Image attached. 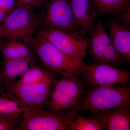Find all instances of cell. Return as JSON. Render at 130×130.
<instances>
[{
  "label": "cell",
  "instance_id": "obj_17",
  "mask_svg": "<svg viewBox=\"0 0 130 130\" xmlns=\"http://www.w3.org/2000/svg\"><path fill=\"white\" fill-rule=\"evenodd\" d=\"M51 74L37 62L32 63L30 67L17 81L25 84H36L53 77Z\"/></svg>",
  "mask_w": 130,
  "mask_h": 130
},
{
  "label": "cell",
  "instance_id": "obj_15",
  "mask_svg": "<svg viewBox=\"0 0 130 130\" xmlns=\"http://www.w3.org/2000/svg\"><path fill=\"white\" fill-rule=\"evenodd\" d=\"M0 54L3 60L36 56L24 42L13 40H6L0 43Z\"/></svg>",
  "mask_w": 130,
  "mask_h": 130
},
{
  "label": "cell",
  "instance_id": "obj_26",
  "mask_svg": "<svg viewBox=\"0 0 130 130\" xmlns=\"http://www.w3.org/2000/svg\"><path fill=\"white\" fill-rule=\"evenodd\" d=\"M3 87V86L0 80V91L2 90Z\"/></svg>",
  "mask_w": 130,
  "mask_h": 130
},
{
  "label": "cell",
  "instance_id": "obj_4",
  "mask_svg": "<svg viewBox=\"0 0 130 130\" xmlns=\"http://www.w3.org/2000/svg\"><path fill=\"white\" fill-rule=\"evenodd\" d=\"M53 81V76L36 84H25L16 81L3 86L0 92L16 100L29 111L44 109L48 101Z\"/></svg>",
  "mask_w": 130,
  "mask_h": 130
},
{
  "label": "cell",
  "instance_id": "obj_7",
  "mask_svg": "<svg viewBox=\"0 0 130 130\" xmlns=\"http://www.w3.org/2000/svg\"><path fill=\"white\" fill-rule=\"evenodd\" d=\"M78 112L74 109L61 113L44 109L31 110L23 115L17 130H69Z\"/></svg>",
  "mask_w": 130,
  "mask_h": 130
},
{
  "label": "cell",
  "instance_id": "obj_20",
  "mask_svg": "<svg viewBox=\"0 0 130 130\" xmlns=\"http://www.w3.org/2000/svg\"><path fill=\"white\" fill-rule=\"evenodd\" d=\"M102 57V63L113 66L120 64L122 60V56L111 43L104 47Z\"/></svg>",
  "mask_w": 130,
  "mask_h": 130
},
{
  "label": "cell",
  "instance_id": "obj_27",
  "mask_svg": "<svg viewBox=\"0 0 130 130\" xmlns=\"http://www.w3.org/2000/svg\"><path fill=\"white\" fill-rule=\"evenodd\" d=\"M1 62H0V64H1Z\"/></svg>",
  "mask_w": 130,
  "mask_h": 130
},
{
  "label": "cell",
  "instance_id": "obj_22",
  "mask_svg": "<svg viewBox=\"0 0 130 130\" xmlns=\"http://www.w3.org/2000/svg\"><path fill=\"white\" fill-rule=\"evenodd\" d=\"M47 0H16V5L34 9L42 5Z\"/></svg>",
  "mask_w": 130,
  "mask_h": 130
},
{
  "label": "cell",
  "instance_id": "obj_24",
  "mask_svg": "<svg viewBox=\"0 0 130 130\" xmlns=\"http://www.w3.org/2000/svg\"><path fill=\"white\" fill-rule=\"evenodd\" d=\"M121 13L120 20L122 24L130 27V8L121 12Z\"/></svg>",
  "mask_w": 130,
  "mask_h": 130
},
{
  "label": "cell",
  "instance_id": "obj_25",
  "mask_svg": "<svg viewBox=\"0 0 130 130\" xmlns=\"http://www.w3.org/2000/svg\"><path fill=\"white\" fill-rule=\"evenodd\" d=\"M9 13L0 8V24L4 21Z\"/></svg>",
  "mask_w": 130,
  "mask_h": 130
},
{
  "label": "cell",
  "instance_id": "obj_21",
  "mask_svg": "<svg viewBox=\"0 0 130 130\" xmlns=\"http://www.w3.org/2000/svg\"><path fill=\"white\" fill-rule=\"evenodd\" d=\"M21 118L11 119L0 116V130H17Z\"/></svg>",
  "mask_w": 130,
  "mask_h": 130
},
{
  "label": "cell",
  "instance_id": "obj_12",
  "mask_svg": "<svg viewBox=\"0 0 130 130\" xmlns=\"http://www.w3.org/2000/svg\"><path fill=\"white\" fill-rule=\"evenodd\" d=\"M70 2L77 24L89 32L97 20V12L91 0H70Z\"/></svg>",
  "mask_w": 130,
  "mask_h": 130
},
{
  "label": "cell",
  "instance_id": "obj_13",
  "mask_svg": "<svg viewBox=\"0 0 130 130\" xmlns=\"http://www.w3.org/2000/svg\"><path fill=\"white\" fill-rule=\"evenodd\" d=\"M111 43L125 59L130 63V27L117 21L108 24Z\"/></svg>",
  "mask_w": 130,
  "mask_h": 130
},
{
  "label": "cell",
  "instance_id": "obj_19",
  "mask_svg": "<svg viewBox=\"0 0 130 130\" xmlns=\"http://www.w3.org/2000/svg\"><path fill=\"white\" fill-rule=\"evenodd\" d=\"M69 130H102L104 126L93 117L86 118L78 114L69 126Z\"/></svg>",
  "mask_w": 130,
  "mask_h": 130
},
{
  "label": "cell",
  "instance_id": "obj_23",
  "mask_svg": "<svg viewBox=\"0 0 130 130\" xmlns=\"http://www.w3.org/2000/svg\"><path fill=\"white\" fill-rule=\"evenodd\" d=\"M16 0H0V8L9 12L14 8Z\"/></svg>",
  "mask_w": 130,
  "mask_h": 130
},
{
  "label": "cell",
  "instance_id": "obj_6",
  "mask_svg": "<svg viewBox=\"0 0 130 130\" xmlns=\"http://www.w3.org/2000/svg\"><path fill=\"white\" fill-rule=\"evenodd\" d=\"M37 13L41 27L54 28L84 36L77 24L70 0H47Z\"/></svg>",
  "mask_w": 130,
  "mask_h": 130
},
{
  "label": "cell",
  "instance_id": "obj_18",
  "mask_svg": "<svg viewBox=\"0 0 130 130\" xmlns=\"http://www.w3.org/2000/svg\"><path fill=\"white\" fill-rule=\"evenodd\" d=\"M96 12L101 14L120 13L130 8V0H91Z\"/></svg>",
  "mask_w": 130,
  "mask_h": 130
},
{
  "label": "cell",
  "instance_id": "obj_11",
  "mask_svg": "<svg viewBox=\"0 0 130 130\" xmlns=\"http://www.w3.org/2000/svg\"><path fill=\"white\" fill-rule=\"evenodd\" d=\"M37 56L3 60L0 64V80L3 86L18 80L30 67L37 62Z\"/></svg>",
  "mask_w": 130,
  "mask_h": 130
},
{
  "label": "cell",
  "instance_id": "obj_10",
  "mask_svg": "<svg viewBox=\"0 0 130 130\" xmlns=\"http://www.w3.org/2000/svg\"><path fill=\"white\" fill-rule=\"evenodd\" d=\"M98 120L106 130H130L129 107L103 110L91 116Z\"/></svg>",
  "mask_w": 130,
  "mask_h": 130
},
{
  "label": "cell",
  "instance_id": "obj_1",
  "mask_svg": "<svg viewBox=\"0 0 130 130\" xmlns=\"http://www.w3.org/2000/svg\"><path fill=\"white\" fill-rule=\"evenodd\" d=\"M35 53L40 64L52 74L63 76H78L86 64L84 60L71 58L44 38L34 36L24 42Z\"/></svg>",
  "mask_w": 130,
  "mask_h": 130
},
{
  "label": "cell",
  "instance_id": "obj_9",
  "mask_svg": "<svg viewBox=\"0 0 130 130\" xmlns=\"http://www.w3.org/2000/svg\"><path fill=\"white\" fill-rule=\"evenodd\" d=\"M81 74L85 83L90 87L126 85L130 78L129 71L119 70L103 63L86 64Z\"/></svg>",
  "mask_w": 130,
  "mask_h": 130
},
{
  "label": "cell",
  "instance_id": "obj_8",
  "mask_svg": "<svg viewBox=\"0 0 130 130\" xmlns=\"http://www.w3.org/2000/svg\"><path fill=\"white\" fill-rule=\"evenodd\" d=\"M36 35L44 38L67 56L84 60L89 43L83 35L54 28L41 27Z\"/></svg>",
  "mask_w": 130,
  "mask_h": 130
},
{
  "label": "cell",
  "instance_id": "obj_16",
  "mask_svg": "<svg viewBox=\"0 0 130 130\" xmlns=\"http://www.w3.org/2000/svg\"><path fill=\"white\" fill-rule=\"evenodd\" d=\"M29 111L16 100L0 92V116L11 119H20Z\"/></svg>",
  "mask_w": 130,
  "mask_h": 130
},
{
  "label": "cell",
  "instance_id": "obj_3",
  "mask_svg": "<svg viewBox=\"0 0 130 130\" xmlns=\"http://www.w3.org/2000/svg\"><path fill=\"white\" fill-rule=\"evenodd\" d=\"M40 27L37 13L33 9L15 4L0 24V38L24 42L35 36Z\"/></svg>",
  "mask_w": 130,
  "mask_h": 130
},
{
  "label": "cell",
  "instance_id": "obj_14",
  "mask_svg": "<svg viewBox=\"0 0 130 130\" xmlns=\"http://www.w3.org/2000/svg\"><path fill=\"white\" fill-rule=\"evenodd\" d=\"M90 36V53L94 60L102 63V51L106 45L111 43L109 35L101 21L97 20L89 32Z\"/></svg>",
  "mask_w": 130,
  "mask_h": 130
},
{
  "label": "cell",
  "instance_id": "obj_5",
  "mask_svg": "<svg viewBox=\"0 0 130 130\" xmlns=\"http://www.w3.org/2000/svg\"><path fill=\"white\" fill-rule=\"evenodd\" d=\"M63 77L53 81V88L46 106L51 111L64 112L74 109L84 94L83 83L78 76Z\"/></svg>",
  "mask_w": 130,
  "mask_h": 130
},
{
  "label": "cell",
  "instance_id": "obj_2",
  "mask_svg": "<svg viewBox=\"0 0 130 130\" xmlns=\"http://www.w3.org/2000/svg\"><path fill=\"white\" fill-rule=\"evenodd\" d=\"M130 87L113 85L90 87L78 105L74 109L77 111L89 110L93 114L124 107H129Z\"/></svg>",
  "mask_w": 130,
  "mask_h": 130
}]
</instances>
